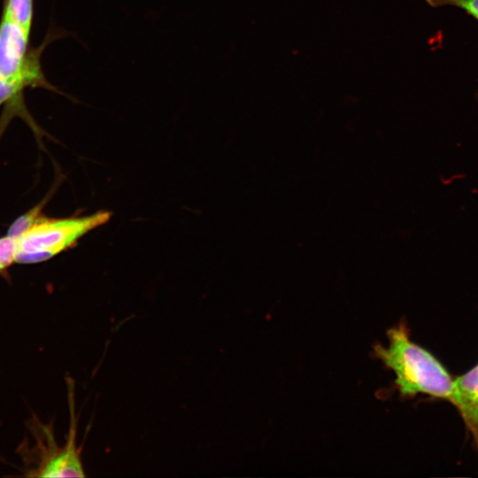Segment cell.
I'll return each mask as SVG.
<instances>
[{
	"instance_id": "obj_5",
	"label": "cell",
	"mask_w": 478,
	"mask_h": 478,
	"mask_svg": "<svg viewBox=\"0 0 478 478\" xmlns=\"http://www.w3.org/2000/svg\"><path fill=\"white\" fill-rule=\"evenodd\" d=\"M452 405L478 447V364L454 380Z\"/></svg>"
},
{
	"instance_id": "obj_10",
	"label": "cell",
	"mask_w": 478,
	"mask_h": 478,
	"mask_svg": "<svg viewBox=\"0 0 478 478\" xmlns=\"http://www.w3.org/2000/svg\"><path fill=\"white\" fill-rule=\"evenodd\" d=\"M426 2L432 7L459 8L478 21V0H426Z\"/></svg>"
},
{
	"instance_id": "obj_4",
	"label": "cell",
	"mask_w": 478,
	"mask_h": 478,
	"mask_svg": "<svg viewBox=\"0 0 478 478\" xmlns=\"http://www.w3.org/2000/svg\"><path fill=\"white\" fill-rule=\"evenodd\" d=\"M30 32L13 21L0 19V76L21 81L31 88H45L58 91L45 79L41 55L44 45L29 48Z\"/></svg>"
},
{
	"instance_id": "obj_9",
	"label": "cell",
	"mask_w": 478,
	"mask_h": 478,
	"mask_svg": "<svg viewBox=\"0 0 478 478\" xmlns=\"http://www.w3.org/2000/svg\"><path fill=\"white\" fill-rule=\"evenodd\" d=\"M18 250L17 238L10 235L0 237V273L15 263Z\"/></svg>"
},
{
	"instance_id": "obj_2",
	"label": "cell",
	"mask_w": 478,
	"mask_h": 478,
	"mask_svg": "<svg viewBox=\"0 0 478 478\" xmlns=\"http://www.w3.org/2000/svg\"><path fill=\"white\" fill-rule=\"evenodd\" d=\"M68 402L70 428L66 443L59 446L50 425L38 420H31L30 430L35 443L22 448L20 454L27 465V476L36 477H84L81 451L76 443L77 418L74 410L73 383L68 379Z\"/></svg>"
},
{
	"instance_id": "obj_1",
	"label": "cell",
	"mask_w": 478,
	"mask_h": 478,
	"mask_svg": "<svg viewBox=\"0 0 478 478\" xmlns=\"http://www.w3.org/2000/svg\"><path fill=\"white\" fill-rule=\"evenodd\" d=\"M386 345L373 346L374 357L394 374V385L403 397L428 395L452 403L454 380L428 350L414 343L405 323L387 331Z\"/></svg>"
},
{
	"instance_id": "obj_3",
	"label": "cell",
	"mask_w": 478,
	"mask_h": 478,
	"mask_svg": "<svg viewBox=\"0 0 478 478\" xmlns=\"http://www.w3.org/2000/svg\"><path fill=\"white\" fill-rule=\"evenodd\" d=\"M112 217L109 211L63 219L44 217L17 238L15 263L43 262L76 245L90 231L106 224Z\"/></svg>"
},
{
	"instance_id": "obj_6",
	"label": "cell",
	"mask_w": 478,
	"mask_h": 478,
	"mask_svg": "<svg viewBox=\"0 0 478 478\" xmlns=\"http://www.w3.org/2000/svg\"><path fill=\"white\" fill-rule=\"evenodd\" d=\"M1 17L30 32L34 19V0H4Z\"/></svg>"
},
{
	"instance_id": "obj_8",
	"label": "cell",
	"mask_w": 478,
	"mask_h": 478,
	"mask_svg": "<svg viewBox=\"0 0 478 478\" xmlns=\"http://www.w3.org/2000/svg\"><path fill=\"white\" fill-rule=\"evenodd\" d=\"M26 88L28 87L23 81L0 76V105L7 103H19Z\"/></svg>"
},
{
	"instance_id": "obj_7",
	"label": "cell",
	"mask_w": 478,
	"mask_h": 478,
	"mask_svg": "<svg viewBox=\"0 0 478 478\" xmlns=\"http://www.w3.org/2000/svg\"><path fill=\"white\" fill-rule=\"evenodd\" d=\"M42 203L16 219L8 228L7 235L18 237L45 216L42 214Z\"/></svg>"
}]
</instances>
